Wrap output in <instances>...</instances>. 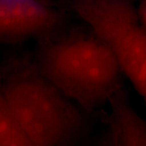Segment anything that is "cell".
<instances>
[{
  "label": "cell",
  "mask_w": 146,
  "mask_h": 146,
  "mask_svg": "<svg viewBox=\"0 0 146 146\" xmlns=\"http://www.w3.org/2000/svg\"><path fill=\"white\" fill-rule=\"evenodd\" d=\"M72 10L114 53L146 104V29L131 0H71Z\"/></svg>",
  "instance_id": "3957f363"
},
{
  "label": "cell",
  "mask_w": 146,
  "mask_h": 146,
  "mask_svg": "<svg viewBox=\"0 0 146 146\" xmlns=\"http://www.w3.org/2000/svg\"><path fill=\"white\" fill-rule=\"evenodd\" d=\"M35 57L37 71L86 113L123 89L114 53L90 29H63L38 40Z\"/></svg>",
  "instance_id": "6da1fadb"
},
{
  "label": "cell",
  "mask_w": 146,
  "mask_h": 146,
  "mask_svg": "<svg viewBox=\"0 0 146 146\" xmlns=\"http://www.w3.org/2000/svg\"><path fill=\"white\" fill-rule=\"evenodd\" d=\"M16 123L37 146H77L87 128L86 112L33 63L18 66L0 90Z\"/></svg>",
  "instance_id": "7a4b0ae2"
},
{
  "label": "cell",
  "mask_w": 146,
  "mask_h": 146,
  "mask_svg": "<svg viewBox=\"0 0 146 146\" xmlns=\"http://www.w3.org/2000/svg\"><path fill=\"white\" fill-rule=\"evenodd\" d=\"M42 1L46 2V3H49V4H50V5L55 6V3H57L58 1H59V0H42Z\"/></svg>",
  "instance_id": "9c48e42d"
},
{
  "label": "cell",
  "mask_w": 146,
  "mask_h": 146,
  "mask_svg": "<svg viewBox=\"0 0 146 146\" xmlns=\"http://www.w3.org/2000/svg\"><path fill=\"white\" fill-rule=\"evenodd\" d=\"M64 25L63 11L42 0H0V43L38 41Z\"/></svg>",
  "instance_id": "277c9868"
},
{
  "label": "cell",
  "mask_w": 146,
  "mask_h": 146,
  "mask_svg": "<svg viewBox=\"0 0 146 146\" xmlns=\"http://www.w3.org/2000/svg\"><path fill=\"white\" fill-rule=\"evenodd\" d=\"M93 146H115L109 129H107L102 136H100L99 139L94 143Z\"/></svg>",
  "instance_id": "52a82bcc"
},
{
  "label": "cell",
  "mask_w": 146,
  "mask_h": 146,
  "mask_svg": "<svg viewBox=\"0 0 146 146\" xmlns=\"http://www.w3.org/2000/svg\"><path fill=\"white\" fill-rule=\"evenodd\" d=\"M109 105L106 122L115 146H146V120L133 108L125 89L118 91Z\"/></svg>",
  "instance_id": "5b68a950"
},
{
  "label": "cell",
  "mask_w": 146,
  "mask_h": 146,
  "mask_svg": "<svg viewBox=\"0 0 146 146\" xmlns=\"http://www.w3.org/2000/svg\"><path fill=\"white\" fill-rule=\"evenodd\" d=\"M137 10L138 16L142 25L146 29V0H142Z\"/></svg>",
  "instance_id": "ba28073f"
},
{
  "label": "cell",
  "mask_w": 146,
  "mask_h": 146,
  "mask_svg": "<svg viewBox=\"0 0 146 146\" xmlns=\"http://www.w3.org/2000/svg\"><path fill=\"white\" fill-rule=\"evenodd\" d=\"M0 146H37L11 115L0 95Z\"/></svg>",
  "instance_id": "8992f818"
}]
</instances>
